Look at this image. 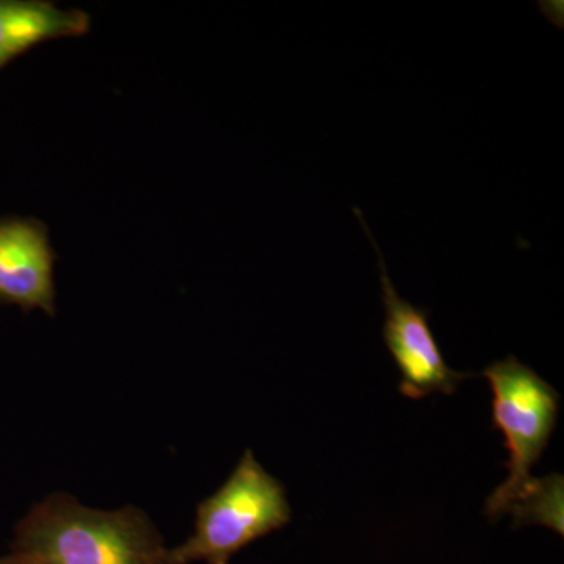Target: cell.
Segmentation results:
<instances>
[{"label":"cell","mask_w":564,"mask_h":564,"mask_svg":"<svg viewBox=\"0 0 564 564\" xmlns=\"http://www.w3.org/2000/svg\"><path fill=\"white\" fill-rule=\"evenodd\" d=\"M0 564H31L25 556L11 552L10 555L0 556Z\"/></svg>","instance_id":"7"},{"label":"cell","mask_w":564,"mask_h":564,"mask_svg":"<svg viewBox=\"0 0 564 564\" xmlns=\"http://www.w3.org/2000/svg\"><path fill=\"white\" fill-rule=\"evenodd\" d=\"M492 391V426L505 437L510 454L508 478L488 497L491 519L511 513L518 524H543L563 534V477H532L555 432L560 393L532 367L508 356L486 367Z\"/></svg>","instance_id":"1"},{"label":"cell","mask_w":564,"mask_h":564,"mask_svg":"<svg viewBox=\"0 0 564 564\" xmlns=\"http://www.w3.org/2000/svg\"><path fill=\"white\" fill-rule=\"evenodd\" d=\"M352 214L358 217L378 254L386 313L383 340L397 369L402 375L400 392L413 400L425 399L436 392L454 395L458 391L459 384L474 375L456 372L447 366L440 344L432 332V326H430V311L414 306L413 303L406 302L400 296L389 276L383 252L375 242L369 226L364 221L361 209L355 207Z\"/></svg>","instance_id":"4"},{"label":"cell","mask_w":564,"mask_h":564,"mask_svg":"<svg viewBox=\"0 0 564 564\" xmlns=\"http://www.w3.org/2000/svg\"><path fill=\"white\" fill-rule=\"evenodd\" d=\"M291 519L284 486L248 448L226 484L198 505L195 532L184 544L170 549V562L229 564L237 552Z\"/></svg>","instance_id":"3"},{"label":"cell","mask_w":564,"mask_h":564,"mask_svg":"<svg viewBox=\"0 0 564 564\" xmlns=\"http://www.w3.org/2000/svg\"><path fill=\"white\" fill-rule=\"evenodd\" d=\"M50 229L36 218H0V306L57 314Z\"/></svg>","instance_id":"5"},{"label":"cell","mask_w":564,"mask_h":564,"mask_svg":"<svg viewBox=\"0 0 564 564\" xmlns=\"http://www.w3.org/2000/svg\"><path fill=\"white\" fill-rule=\"evenodd\" d=\"M13 552L31 564H172L161 533L139 508L84 507L52 494L17 527Z\"/></svg>","instance_id":"2"},{"label":"cell","mask_w":564,"mask_h":564,"mask_svg":"<svg viewBox=\"0 0 564 564\" xmlns=\"http://www.w3.org/2000/svg\"><path fill=\"white\" fill-rule=\"evenodd\" d=\"M90 24L84 10L44 0H0V69L46 41L87 35Z\"/></svg>","instance_id":"6"}]
</instances>
